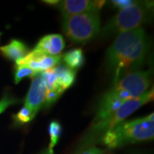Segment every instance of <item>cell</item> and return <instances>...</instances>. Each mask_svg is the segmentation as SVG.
<instances>
[{
	"instance_id": "52a82bcc",
	"label": "cell",
	"mask_w": 154,
	"mask_h": 154,
	"mask_svg": "<svg viewBox=\"0 0 154 154\" xmlns=\"http://www.w3.org/2000/svg\"><path fill=\"white\" fill-rule=\"evenodd\" d=\"M132 99L126 91L112 88L106 93L100 101L94 122L102 121L113 114L121 104L128 100Z\"/></svg>"
},
{
	"instance_id": "3957f363",
	"label": "cell",
	"mask_w": 154,
	"mask_h": 154,
	"mask_svg": "<svg viewBox=\"0 0 154 154\" xmlns=\"http://www.w3.org/2000/svg\"><path fill=\"white\" fill-rule=\"evenodd\" d=\"M153 88L146 91L143 95L136 99L125 101L110 116L103 120L93 123L87 134L82 140V146H86L101 140L102 136L108 131L112 129L116 126L123 122L125 119L136 111L142 106L153 101Z\"/></svg>"
},
{
	"instance_id": "d6986e66",
	"label": "cell",
	"mask_w": 154,
	"mask_h": 154,
	"mask_svg": "<svg viewBox=\"0 0 154 154\" xmlns=\"http://www.w3.org/2000/svg\"><path fill=\"white\" fill-rule=\"evenodd\" d=\"M63 91H60L58 89H53L50 90V91H46L45 99L44 102V107H49L50 106L53 104L60 97V96L62 94Z\"/></svg>"
},
{
	"instance_id": "603a6c76",
	"label": "cell",
	"mask_w": 154,
	"mask_h": 154,
	"mask_svg": "<svg viewBox=\"0 0 154 154\" xmlns=\"http://www.w3.org/2000/svg\"><path fill=\"white\" fill-rule=\"evenodd\" d=\"M59 2L60 1H57V0H47V1H44V2L49 5H58Z\"/></svg>"
},
{
	"instance_id": "484cf974",
	"label": "cell",
	"mask_w": 154,
	"mask_h": 154,
	"mask_svg": "<svg viewBox=\"0 0 154 154\" xmlns=\"http://www.w3.org/2000/svg\"></svg>"
},
{
	"instance_id": "6da1fadb",
	"label": "cell",
	"mask_w": 154,
	"mask_h": 154,
	"mask_svg": "<svg viewBox=\"0 0 154 154\" xmlns=\"http://www.w3.org/2000/svg\"><path fill=\"white\" fill-rule=\"evenodd\" d=\"M147 51V40L142 28L119 34L106 52V62L114 73V82L124 72L141 64Z\"/></svg>"
},
{
	"instance_id": "277c9868",
	"label": "cell",
	"mask_w": 154,
	"mask_h": 154,
	"mask_svg": "<svg viewBox=\"0 0 154 154\" xmlns=\"http://www.w3.org/2000/svg\"><path fill=\"white\" fill-rule=\"evenodd\" d=\"M100 17L98 11L62 17V29L69 39L76 43H85L100 32Z\"/></svg>"
},
{
	"instance_id": "2e32d148",
	"label": "cell",
	"mask_w": 154,
	"mask_h": 154,
	"mask_svg": "<svg viewBox=\"0 0 154 154\" xmlns=\"http://www.w3.org/2000/svg\"><path fill=\"white\" fill-rule=\"evenodd\" d=\"M37 73L27 66L16 64L14 72V83L17 84L25 77H33Z\"/></svg>"
},
{
	"instance_id": "8fae6325",
	"label": "cell",
	"mask_w": 154,
	"mask_h": 154,
	"mask_svg": "<svg viewBox=\"0 0 154 154\" xmlns=\"http://www.w3.org/2000/svg\"><path fill=\"white\" fill-rule=\"evenodd\" d=\"M65 47V42L60 34H49L38 41L34 49L50 56H57Z\"/></svg>"
},
{
	"instance_id": "9a60e30c",
	"label": "cell",
	"mask_w": 154,
	"mask_h": 154,
	"mask_svg": "<svg viewBox=\"0 0 154 154\" xmlns=\"http://www.w3.org/2000/svg\"><path fill=\"white\" fill-rule=\"evenodd\" d=\"M49 133L50 136V143L48 148L49 151L53 152V149L59 141L61 134V126L58 121H53L50 123L49 126Z\"/></svg>"
},
{
	"instance_id": "e0dca14e",
	"label": "cell",
	"mask_w": 154,
	"mask_h": 154,
	"mask_svg": "<svg viewBox=\"0 0 154 154\" xmlns=\"http://www.w3.org/2000/svg\"><path fill=\"white\" fill-rule=\"evenodd\" d=\"M41 74L42 77H43L44 82H45L46 91H50V90L53 89H58L63 91L62 90H61L60 88L58 86L57 82V77H56V74L54 72L53 69L42 72H41Z\"/></svg>"
},
{
	"instance_id": "44dd1931",
	"label": "cell",
	"mask_w": 154,
	"mask_h": 154,
	"mask_svg": "<svg viewBox=\"0 0 154 154\" xmlns=\"http://www.w3.org/2000/svg\"><path fill=\"white\" fill-rule=\"evenodd\" d=\"M111 2L116 8L121 10V9L126 8V7L133 5L135 2L131 1V0H112Z\"/></svg>"
},
{
	"instance_id": "cb8c5ba5",
	"label": "cell",
	"mask_w": 154,
	"mask_h": 154,
	"mask_svg": "<svg viewBox=\"0 0 154 154\" xmlns=\"http://www.w3.org/2000/svg\"><path fill=\"white\" fill-rule=\"evenodd\" d=\"M40 154H54V153L53 152H51V151H49V150H47V151H43V152H42Z\"/></svg>"
},
{
	"instance_id": "7402d4cb",
	"label": "cell",
	"mask_w": 154,
	"mask_h": 154,
	"mask_svg": "<svg viewBox=\"0 0 154 154\" xmlns=\"http://www.w3.org/2000/svg\"><path fill=\"white\" fill-rule=\"evenodd\" d=\"M106 152L105 150L101 149L97 147H91L83 151L80 154H103Z\"/></svg>"
},
{
	"instance_id": "ba28073f",
	"label": "cell",
	"mask_w": 154,
	"mask_h": 154,
	"mask_svg": "<svg viewBox=\"0 0 154 154\" xmlns=\"http://www.w3.org/2000/svg\"><path fill=\"white\" fill-rule=\"evenodd\" d=\"M61 59V56L47 55L34 49L16 63L27 66L35 72L39 73L54 68L60 62Z\"/></svg>"
},
{
	"instance_id": "7c38bea8",
	"label": "cell",
	"mask_w": 154,
	"mask_h": 154,
	"mask_svg": "<svg viewBox=\"0 0 154 154\" xmlns=\"http://www.w3.org/2000/svg\"><path fill=\"white\" fill-rule=\"evenodd\" d=\"M0 51L7 59L17 62L27 54L28 48L22 42L13 39L7 45L0 47Z\"/></svg>"
},
{
	"instance_id": "ac0fdd59",
	"label": "cell",
	"mask_w": 154,
	"mask_h": 154,
	"mask_svg": "<svg viewBox=\"0 0 154 154\" xmlns=\"http://www.w3.org/2000/svg\"><path fill=\"white\" fill-rule=\"evenodd\" d=\"M35 116L29 108L24 106L17 114L13 116V119L17 124L22 125L30 122Z\"/></svg>"
},
{
	"instance_id": "d4e9b609",
	"label": "cell",
	"mask_w": 154,
	"mask_h": 154,
	"mask_svg": "<svg viewBox=\"0 0 154 154\" xmlns=\"http://www.w3.org/2000/svg\"><path fill=\"white\" fill-rule=\"evenodd\" d=\"M103 154H112V153H111V152H106H106H105V153H103Z\"/></svg>"
},
{
	"instance_id": "9c48e42d",
	"label": "cell",
	"mask_w": 154,
	"mask_h": 154,
	"mask_svg": "<svg viewBox=\"0 0 154 154\" xmlns=\"http://www.w3.org/2000/svg\"><path fill=\"white\" fill-rule=\"evenodd\" d=\"M106 1H88V0H64L59 2L58 8L63 17L73 16V15L83 14L91 11L99 12Z\"/></svg>"
},
{
	"instance_id": "5bb4252c",
	"label": "cell",
	"mask_w": 154,
	"mask_h": 154,
	"mask_svg": "<svg viewBox=\"0 0 154 154\" xmlns=\"http://www.w3.org/2000/svg\"><path fill=\"white\" fill-rule=\"evenodd\" d=\"M63 60L66 63V66L75 70L84 64V53L81 49H72L64 54L63 57Z\"/></svg>"
},
{
	"instance_id": "8992f818",
	"label": "cell",
	"mask_w": 154,
	"mask_h": 154,
	"mask_svg": "<svg viewBox=\"0 0 154 154\" xmlns=\"http://www.w3.org/2000/svg\"><path fill=\"white\" fill-rule=\"evenodd\" d=\"M151 84V76L148 72H134L126 74L116 83L113 88L126 91L131 99H136L146 92Z\"/></svg>"
},
{
	"instance_id": "7a4b0ae2",
	"label": "cell",
	"mask_w": 154,
	"mask_h": 154,
	"mask_svg": "<svg viewBox=\"0 0 154 154\" xmlns=\"http://www.w3.org/2000/svg\"><path fill=\"white\" fill-rule=\"evenodd\" d=\"M154 113L147 116L123 121L102 136V143L109 149L127 144L153 140L154 136Z\"/></svg>"
},
{
	"instance_id": "ffe728a7",
	"label": "cell",
	"mask_w": 154,
	"mask_h": 154,
	"mask_svg": "<svg viewBox=\"0 0 154 154\" xmlns=\"http://www.w3.org/2000/svg\"><path fill=\"white\" fill-rule=\"evenodd\" d=\"M19 102V100L15 99L14 97L6 94L3 96V98L0 100V114L3 113L7 108L10 106L17 103Z\"/></svg>"
},
{
	"instance_id": "4fadbf2b",
	"label": "cell",
	"mask_w": 154,
	"mask_h": 154,
	"mask_svg": "<svg viewBox=\"0 0 154 154\" xmlns=\"http://www.w3.org/2000/svg\"><path fill=\"white\" fill-rule=\"evenodd\" d=\"M57 77L58 86L64 91L72 86L76 77V70L70 69L66 65H59L53 68Z\"/></svg>"
},
{
	"instance_id": "30bf717a",
	"label": "cell",
	"mask_w": 154,
	"mask_h": 154,
	"mask_svg": "<svg viewBox=\"0 0 154 154\" xmlns=\"http://www.w3.org/2000/svg\"><path fill=\"white\" fill-rule=\"evenodd\" d=\"M32 78V84L25 99L24 106L36 115L44 105L46 86L41 72L37 73Z\"/></svg>"
},
{
	"instance_id": "5b68a950",
	"label": "cell",
	"mask_w": 154,
	"mask_h": 154,
	"mask_svg": "<svg viewBox=\"0 0 154 154\" xmlns=\"http://www.w3.org/2000/svg\"><path fill=\"white\" fill-rule=\"evenodd\" d=\"M148 7L136 2L123 9L105 25L102 29L103 36L119 34L139 28L148 17Z\"/></svg>"
}]
</instances>
